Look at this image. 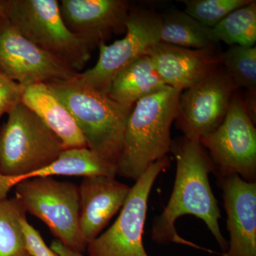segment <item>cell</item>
<instances>
[{"label":"cell","mask_w":256,"mask_h":256,"mask_svg":"<svg viewBox=\"0 0 256 256\" xmlns=\"http://www.w3.org/2000/svg\"><path fill=\"white\" fill-rule=\"evenodd\" d=\"M24 86L0 72V118L21 102Z\"/></svg>","instance_id":"cell-25"},{"label":"cell","mask_w":256,"mask_h":256,"mask_svg":"<svg viewBox=\"0 0 256 256\" xmlns=\"http://www.w3.org/2000/svg\"><path fill=\"white\" fill-rule=\"evenodd\" d=\"M3 15L2 0H0V18Z\"/></svg>","instance_id":"cell-27"},{"label":"cell","mask_w":256,"mask_h":256,"mask_svg":"<svg viewBox=\"0 0 256 256\" xmlns=\"http://www.w3.org/2000/svg\"><path fill=\"white\" fill-rule=\"evenodd\" d=\"M31 256L28 255V252H24V254H21V255H20V256Z\"/></svg>","instance_id":"cell-28"},{"label":"cell","mask_w":256,"mask_h":256,"mask_svg":"<svg viewBox=\"0 0 256 256\" xmlns=\"http://www.w3.org/2000/svg\"><path fill=\"white\" fill-rule=\"evenodd\" d=\"M181 94L166 86L134 104L126 126L118 175L136 182L153 163L168 156Z\"/></svg>","instance_id":"cell-2"},{"label":"cell","mask_w":256,"mask_h":256,"mask_svg":"<svg viewBox=\"0 0 256 256\" xmlns=\"http://www.w3.org/2000/svg\"><path fill=\"white\" fill-rule=\"evenodd\" d=\"M148 56L165 84L180 92L196 85L222 66V54L217 48L195 50L160 42Z\"/></svg>","instance_id":"cell-14"},{"label":"cell","mask_w":256,"mask_h":256,"mask_svg":"<svg viewBox=\"0 0 256 256\" xmlns=\"http://www.w3.org/2000/svg\"><path fill=\"white\" fill-rule=\"evenodd\" d=\"M222 65L237 88L256 90V48L233 45L222 54Z\"/></svg>","instance_id":"cell-22"},{"label":"cell","mask_w":256,"mask_h":256,"mask_svg":"<svg viewBox=\"0 0 256 256\" xmlns=\"http://www.w3.org/2000/svg\"><path fill=\"white\" fill-rule=\"evenodd\" d=\"M171 152L176 162L172 192L163 212L156 216L151 230V238L160 245L178 244L214 252L180 236L175 224L180 217L192 215L204 222L222 252L228 249V240L220 230L222 213L210 186V176L214 164L200 142L184 137L172 142Z\"/></svg>","instance_id":"cell-1"},{"label":"cell","mask_w":256,"mask_h":256,"mask_svg":"<svg viewBox=\"0 0 256 256\" xmlns=\"http://www.w3.org/2000/svg\"><path fill=\"white\" fill-rule=\"evenodd\" d=\"M24 239L25 250L31 256H56L48 247L40 232L28 223L26 215L20 220Z\"/></svg>","instance_id":"cell-24"},{"label":"cell","mask_w":256,"mask_h":256,"mask_svg":"<svg viewBox=\"0 0 256 256\" xmlns=\"http://www.w3.org/2000/svg\"><path fill=\"white\" fill-rule=\"evenodd\" d=\"M0 72L22 86L70 80L78 72L25 38L0 18Z\"/></svg>","instance_id":"cell-11"},{"label":"cell","mask_w":256,"mask_h":256,"mask_svg":"<svg viewBox=\"0 0 256 256\" xmlns=\"http://www.w3.org/2000/svg\"><path fill=\"white\" fill-rule=\"evenodd\" d=\"M237 88L220 67L181 94L175 120L184 137L200 142L215 130L225 118Z\"/></svg>","instance_id":"cell-10"},{"label":"cell","mask_w":256,"mask_h":256,"mask_svg":"<svg viewBox=\"0 0 256 256\" xmlns=\"http://www.w3.org/2000/svg\"><path fill=\"white\" fill-rule=\"evenodd\" d=\"M235 94L222 124L200 142L210 152L218 178L238 175L245 181L256 182L255 122L244 101Z\"/></svg>","instance_id":"cell-7"},{"label":"cell","mask_w":256,"mask_h":256,"mask_svg":"<svg viewBox=\"0 0 256 256\" xmlns=\"http://www.w3.org/2000/svg\"><path fill=\"white\" fill-rule=\"evenodd\" d=\"M166 86L150 57L146 55L116 76L107 94L120 105L132 108L138 100Z\"/></svg>","instance_id":"cell-18"},{"label":"cell","mask_w":256,"mask_h":256,"mask_svg":"<svg viewBox=\"0 0 256 256\" xmlns=\"http://www.w3.org/2000/svg\"><path fill=\"white\" fill-rule=\"evenodd\" d=\"M63 101L82 133L87 148L118 164L132 108L120 105L78 78L47 82Z\"/></svg>","instance_id":"cell-3"},{"label":"cell","mask_w":256,"mask_h":256,"mask_svg":"<svg viewBox=\"0 0 256 256\" xmlns=\"http://www.w3.org/2000/svg\"><path fill=\"white\" fill-rule=\"evenodd\" d=\"M60 6L68 30L92 48L112 34L126 31L131 10L126 0H62Z\"/></svg>","instance_id":"cell-12"},{"label":"cell","mask_w":256,"mask_h":256,"mask_svg":"<svg viewBox=\"0 0 256 256\" xmlns=\"http://www.w3.org/2000/svg\"><path fill=\"white\" fill-rule=\"evenodd\" d=\"M116 178L85 176L78 186L79 227L87 245L102 233L127 200L131 188Z\"/></svg>","instance_id":"cell-15"},{"label":"cell","mask_w":256,"mask_h":256,"mask_svg":"<svg viewBox=\"0 0 256 256\" xmlns=\"http://www.w3.org/2000/svg\"><path fill=\"white\" fill-rule=\"evenodd\" d=\"M21 102L60 138L65 149L87 148L70 111L48 84L24 87Z\"/></svg>","instance_id":"cell-17"},{"label":"cell","mask_w":256,"mask_h":256,"mask_svg":"<svg viewBox=\"0 0 256 256\" xmlns=\"http://www.w3.org/2000/svg\"><path fill=\"white\" fill-rule=\"evenodd\" d=\"M50 248L55 252L56 256H84L80 252L70 250L57 239L52 242Z\"/></svg>","instance_id":"cell-26"},{"label":"cell","mask_w":256,"mask_h":256,"mask_svg":"<svg viewBox=\"0 0 256 256\" xmlns=\"http://www.w3.org/2000/svg\"><path fill=\"white\" fill-rule=\"evenodd\" d=\"M0 132V174H30L54 162L65 150L62 140L22 102L8 112Z\"/></svg>","instance_id":"cell-5"},{"label":"cell","mask_w":256,"mask_h":256,"mask_svg":"<svg viewBox=\"0 0 256 256\" xmlns=\"http://www.w3.org/2000/svg\"><path fill=\"white\" fill-rule=\"evenodd\" d=\"M161 15L150 10L131 9L126 22V34L112 44L101 42L100 54L92 68L79 73L78 78L88 86L108 94L111 82L122 69L148 55L159 43Z\"/></svg>","instance_id":"cell-9"},{"label":"cell","mask_w":256,"mask_h":256,"mask_svg":"<svg viewBox=\"0 0 256 256\" xmlns=\"http://www.w3.org/2000/svg\"><path fill=\"white\" fill-rule=\"evenodd\" d=\"M3 16L21 34L80 73L92 48L64 23L57 0H2Z\"/></svg>","instance_id":"cell-4"},{"label":"cell","mask_w":256,"mask_h":256,"mask_svg":"<svg viewBox=\"0 0 256 256\" xmlns=\"http://www.w3.org/2000/svg\"><path fill=\"white\" fill-rule=\"evenodd\" d=\"M217 42L226 44L254 46L256 42V2L234 10L210 28Z\"/></svg>","instance_id":"cell-20"},{"label":"cell","mask_w":256,"mask_h":256,"mask_svg":"<svg viewBox=\"0 0 256 256\" xmlns=\"http://www.w3.org/2000/svg\"><path fill=\"white\" fill-rule=\"evenodd\" d=\"M252 0H184L185 12L206 28H212L234 10Z\"/></svg>","instance_id":"cell-23"},{"label":"cell","mask_w":256,"mask_h":256,"mask_svg":"<svg viewBox=\"0 0 256 256\" xmlns=\"http://www.w3.org/2000/svg\"><path fill=\"white\" fill-rule=\"evenodd\" d=\"M118 175L117 165L101 158L88 148L65 149L50 164L34 172L18 176L0 174V200L6 198L12 188L18 184L34 178L54 176H90Z\"/></svg>","instance_id":"cell-16"},{"label":"cell","mask_w":256,"mask_h":256,"mask_svg":"<svg viewBox=\"0 0 256 256\" xmlns=\"http://www.w3.org/2000/svg\"><path fill=\"white\" fill-rule=\"evenodd\" d=\"M170 165V158L165 156L138 178L116 222L88 244V256H149L142 240L148 201L156 178Z\"/></svg>","instance_id":"cell-8"},{"label":"cell","mask_w":256,"mask_h":256,"mask_svg":"<svg viewBox=\"0 0 256 256\" xmlns=\"http://www.w3.org/2000/svg\"><path fill=\"white\" fill-rule=\"evenodd\" d=\"M160 40L168 44L195 50H216L218 43L210 28L185 12L178 10L161 16Z\"/></svg>","instance_id":"cell-19"},{"label":"cell","mask_w":256,"mask_h":256,"mask_svg":"<svg viewBox=\"0 0 256 256\" xmlns=\"http://www.w3.org/2000/svg\"><path fill=\"white\" fill-rule=\"evenodd\" d=\"M16 200L25 212L42 220L65 246L86 250L79 227L78 186L53 178H34L18 184Z\"/></svg>","instance_id":"cell-6"},{"label":"cell","mask_w":256,"mask_h":256,"mask_svg":"<svg viewBox=\"0 0 256 256\" xmlns=\"http://www.w3.org/2000/svg\"><path fill=\"white\" fill-rule=\"evenodd\" d=\"M227 215L228 247L220 256H256V182L238 175L218 178Z\"/></svg>","instance_id":"cell-13"},{"label":"cell","mask_w":256,"mask_h":256,"mask_svg":"<svg viewBox=\"0 0 256 256\" xmlns=\"http://www.w3.org/2000/svg\"><path fill=\"white\" fill-rule=\"evenodd\" d=\"M25 215L16 198L0 200V256H18L26 252L20 224Z\"/></svg>","instance_id":"cell-21"}]
</instances>
